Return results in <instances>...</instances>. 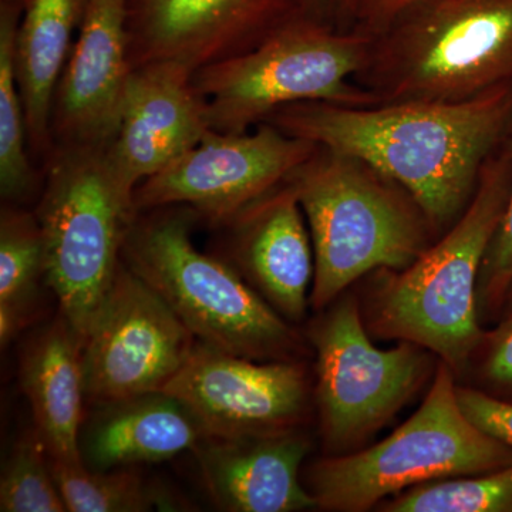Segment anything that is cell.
I'll return each instance as SVG.
<instances>
[{
  "mask_svg": "<svg viewBox=\"0 0 512 512\" xmlns=\"http://www.w3.org/2000/svg\"><path fill=\"white\" fill-rule=\"evenodd\" d=\"M372 42L360 30L340 32L296 15L255 49L194 73L208 126L245 133L275 110L303 101L377 106L375 97L355 83Z\"/></svg>",
  "mask_w": 512,
  "mask_h": 512,
  "instance_id": "obj_7",
  "label": "cell"
},
{
  "mask_svg": "<svg viewBox=\"0 0 512 512\" xmlns=\"http://www.w3.org/2000/svg\"><path fill=\"white\" fill-rule=\"evenodd\" d=\"M137 212L124 264L167 302L198 342L248 359L289 360L298 335L234 266L192 241L191 208Z\"/></svg>",
  "mask_w": 512,
  "mask_h": 512,
  "instance_id": "obj_5",
  "label": "cell"
},
{
  "mask_svg": "<svg viewBox=\"0 0 512 512\" xmlns=\"http://www.w3.org/2000/svg\"><path fill=\"white\" fill-rule=\"evenodd\" d=\"M511 119L507 83L456 103L348 107L303 101L275 110L262 123L366 161L412 195L440 237L466 211Z\"/></svg>",
  "mask_w": 512,
  "mask_h": 512,
  "instance_id": "obj_1",
  "label": "cell"
},
{
  "mask_svg": "<svg viewBox=\"0 0 512 512\" xmlns=\"http://www.w3.org/2000/svg\"><path fill=\"white\" fill-rule=\"evenodd\" d=\"M318 147L269 123L245 133L210 130L184 156L138 185L134 210L178 205L224 227L284 184Z\"/></svg>",
  "mask_w": 512,
  "mask_h": 512,
  "instance_id": "obj_10",
  "label": "cell"
},
{
  "mask_svg": "<svg viewBox=\"0 0 512 512\" xmlns=\"http://www.w3.org/2000/svg\"><path fill=\"white\" fill-rule=\"evenodd\" d=\"M104 148L55 147L47 158L36 217L46 282L60 316L84 339L119 272L133 198L117 187Z\"/></svg>",
  "mask_w": 512,
  "mask_h": 512,
  "instance_id": "obj_8",
  "label": "cell"
},
{
  "mask_svg": "<svg viewBox=\"0 0 512 512\" xmlns=\"http://www.w3.org/2000/svg\"><path fill=\"white\" fill-rule=\"evenodd\" d=\"M306 18L329 28L349 32L356 26L357 0H296Z\"/></svg>",
  "mask_w": 512,
  "mask_h": 512,
  "instance_id": "obj_30",
  "label": "cell"
},
{
  "mask_svg": "<svg viewBox=\"0 0 512 512\" xmlns=\"http://www.w3.org/2000/svg\"><path fill=\"white\" fill-rule=\"evenodd\" d=\"M231 228V255L249 285L288 322L305 316L315 255L305 215L288 181L249 205Z\"/></svg>",
  "mask_w": 512,
  "mask_h": 512,
  "instance_id": "obj_16",
  "label": "cell"
},
{
  "mask_svg": "<svg viewBox=\"0 0 512 512\" xmlns=\"http://www.w3.org/2000/svg\"><path fill=\"white\" fill-rule=\"evenodd\" d=\"M80 437L84 466L113 470L157 463L195 450L207 430L177 397L165 392L141 394L100 404Z\"/></svg>",
  "mask_w": 512,
  "mask_h": 512,
  "instance_id": "obj_18",
  "label": "cell"
},
{
  "mask_svg": "<svg viewBox=\"0 0 512 512\" xmlns=\"http://www.w3.org/2000/svg\"><path fill=\"white\" fill-rule=\"evenodd\" d=\"M20 380L50 458L82 464L83 340L62 316L26 349Z\"/></svg>",
  "mask_w": 512,
  "mask_h": 512,
  "instance_id": "obj_19",
  "label": "cell"
},
{
  "mask_svg": "<svg viewBox=\"0 0 512 512\" xmlns=\"http://www.w3.org/2000/svg\"><path fill=\"white\" fill-rule=\"evenodd\" d=\"M503 146L511 161V185L507 207L500 227L485 254L477 286L478 313L498 308L512 286V119L505 133Z\"/></svg>",
  "mask_w": 512,
  "mask_h": 512,
  "instance_id": "obj_26",
  "label": "cell"
},
{
  "mask_svg": "<svg viewBox=\"0 0 512 512\" xmlns=\"http://www.w3.org/2000/svg\"><path fill=\"white\" fill-rule=\"evenodd\" d=\"M52 461L53 476L69 512H146L161 505L140 474L124 468L92 470Z\"/></svg>",
  "mask_w": 512,
  "mask_h": 512,
  "instance_id": "obj_23",
  "label": "cell"
},
{
  "mask_svg": "<svg viewBox=\"0 0 512 512\" xmlns=\"http://www.w3.org/2000/svg\"><path fill=\"white\" fill-rule=\"evenodd\" d=\"M379 505L384 512H511L512 463L476 476L416 485Z\"/></svg>",
  "mask_w": 512,
  "mask_h": 512,
  "instance_id": "obj_24",
  "label": "cell"
},
{
  "mask_svg": "<svg viewBox=\"0 0 512 512\" xmlns=\"http://www.w3.org/2000/svg\"><path fill=\"white\" fill-rule=\"evenodd\" d=\"M355 83L377 104L456 103L512 83V0H424L373 37Z\"/></svg>",
  "mask_w": 512,
  "mask_h": 512,
  "instance_id": "obj_4",
  "label": "cell"
},
{
  "mask_svg": "<svg viewBox=\"0 0 512 512\" xmlns=\"http://www.w3.org/2000/svg\"><path fill=\"white\" fill-rule=\"evenodd\" d=\"M511 185L501 146L481 170L477 190L451 228L402 271L382 269L370 299L369 325L386 339L430 350L461 372L481 345L477 286L485 254L500 227Z\"/></svg>",
  "mask_w": 512,
  "mask_h": 512,
  "instance_id": "obj_2",
  "label": "cell"
},
{
  "mask_svg": "<svg viewBox=\"0 0 512 512\" xmlns=\"http://www.w3.org/2000/svg\"><path fill=\"white\" fill-rule=\"evenodd\" d=\"M511 288H512V286H511ZM510 302H511V305H510V318H511V316H512V295H511Z\"/></svg>",
  "mask_w": 512,
  "mask_h": 512,
  "instance_id": "obj_32",
  "label": "cell"
},
{
  "mask_svg": "<svg viewBox=\"0 0 512 512\" xmlns=\"http://www.w3.org/2000/svg\"><path fill=\"white\" fill-rule=\"evenodd\" d=\"M40 278H46L45 241L36 212L6 202L0 212V308L25 319Z\"/></svg>",
  "mask_w": 512,
  "mask_h": 512,
  "instance_id": "obj_22",
  "label": "cell"
},
{
  "mask_svg": "<svg viewBox=\"0 0 512 512\" xmlns=\"http://www.w3.org/2000/svg\"><path fill=\"white\" fill-rule=\"evenodd\" d=\"M458 402L468 419L512 448V403L476 389L457 386Z\"/></svg>",
  "mask_w": 512,
  "mask_h": 512,
  "instance_id": "obj_27",
  "label": "cell"
},
{
  "mask_svg": "<svg viewBox=\"0 0 512 512\" xmlns=\"http://www.w3.org/2000/svg\"><path fill=\"white\" fill-rule=\"evenodd\" d=\"M163 392L181 400L210 437L293 429L308 403V382L298 363L248 359L202 342Z\"/></svg>",
  "mask_w": 512,
  "mask_h": 512,
  "instance_id": "obj_12",
  "label": "cell"
},
{
  "mask_svg": "<svg viewBox=\"0 0 512 512\" xmlns=\"http://www.w3.org/2000/svg\"><path fill=\"white\" fill-rule=\"evenodd\" d=\"M198 340L124 262L83 339L86 399L96 404L163 392Z\"/></svg>",
  "mask_w": 512,
  "mask_h": 512,
  "instance_id": "obj_11",
  "label": "cell"
},
{
  "mask_svg": "<svg viewBox=\"0 0 512 512\" xmlns=\"http://www.w3.org/2000/svg\"><path fill=\"white\" fill-rule=\"evenodd\" d=\"M311 443L293 429L208 437L195 447L202 481L222 511L293 512L318 508L301 481Z\"/></svg>",
  "mask_w": 512,
  "mask_h": 512,
  "instance_id": "obj_17",
  "label": "cell"
},
{
  "mask_svg": "<svg viewBox=\"0 0 512 512\" xmlns=\"http://www.w3.org/2000/svg\"><path fill=\"white\" fill-rule=\"evenodd\" d=\"M286 181L311 234L313 308L330 305L376 269L402 271L436 238L402 185L350 154L319 146Z\"/></svg>",
  "mask_w": 512,
  "mask_h": 512,
  "instance_id": "obj_3",
  "label": "cell"
},
{
  "mask_svg": "<svg viewBox=\"0 0 512 512\" xmlns=\"http://www.w3.org/2000/svg\"><path fill=\"white\" fill-rule=\"evenodd\" d=\"M9 2H16V3H20V5H22V6H25L26 2H28V0H9Z\"/></svg>",
  "mask_w": 512,
  "mask_h": 512,
  "instance_id": "obj_31",
  "label": "cell"
},
{
  "mask_svg": "<svg viewBox=\"0 0 512 512\" xmlns=\"http://www.w3.org/2000/svg\"><path fill=\"white\" fill-rule=\"evenodd\" d=\"M87 0H28L15 39L29 147L36 161L53 153L52 110L57 84L79 35Z\"/></svg>",
  "mask_w": 512,
  "mask_h": 512,
  "instance_id": "obj_20",
  "label": "cell"
},
{
  "mask_svg": "<svg viewBox=\"0 0 512 512\" xmlns=\"http://www.w3.org/2000/svg\"><path fill=\"white\" fill-rule=\"evenodd\" d=\"M511 463L512 448L463 412L453 369L440 362L429 393L409 420L375 446L319 460L309 467L306 488L322 510L362 512L416 485Z\"/></svg>",
  "mask_w": 512,
  "mask_h": 512,
  "instance_id": "obj_6",
  "label": "cell"
},
{
  "mask_svg": "<svg viewBox=\"0 0 512 512\" xmlns=\"http://www.w3.org/2000/svg\"><path fill=\"white\" fill-rule=\"evenodd\" d=\"M320 431L330 456L352 453L402 410L430 372V350L377 349L355 299H340L313 332Z\"/></svg>",
  "mask_w": 512,
  "mask_h": 512,
  "instance_id": "obj_9",
  "label": "cell"
},
{
  "mask_svg": "<svg viewBox=\"0 0 512 512\" xmlns=\"http://www.w3.org/2000/svg\"><path fill=\"white\" fill-rule=\"evenodd\" d=\"M481 373L495 389L512 390V316L488 343Z\"/></svg>",
  "mask_w": 512,
  "mask_h": 512,
  "instance_id": "obj_28",
  "label": "cell"
},
{
  "mask_svg": "<svg viewBox=\"0 0 512 512\" xmlns=\"http://www.w3.org/2000/svg\"><path fill=\"white\" fill-rule=\"evenodd\" d=\"M22 12L20 3L0 0V194L3 201L16 205L25 204L39 185L15 67Z\"/></svg>",
  "mask_w": 512,
  "mask_h": 512,
  "instance_id": "obj_21",
  "label": "cell"
},
{
  "mask_svg": "<svg viewBox=\"0 0 512 512\" xmlns=\"http://www.w3.org/2000/svg\"><path fill=\"white\" fill-rule=\"evenodd\" d=\"M424 0H357L355 29L375 37Z\"/></svg>",
  "mask_w": 512,
  "mask_h": 512,
  "instance_id": "obj_29",
  "label": "cell"
},
{
  "mask_svg": "<svg viewBox=\"0 0 512 512\" xmlns=\"http://www.w3.org/2000/svg\"><path fill=\"white\" fill-rule=\"evenodd\" d=\"M128 0H87L53 100L55 147L106 148L130 77Z\"/></svg>",
  "mask_w": 512,
  "mask_h": 512,
  "instance_id": "obj_15",
  "label": "cell"
},
{
  "mask_svg": "<svg viewBox=\"0 0 512 512\" xmlns=\"http://www.w3.org/2000/svg\"><path fill=\"white\" fill-rule=\"evenodd\" d=\"M194 73L181 63L157 62L128 77L116 131L103 150L111 178L128 197L211 130Z\"/></svg>",
  "mask_w": 512,
  "mask_h": 512,
  "instance_id": "obj_14",
  "label": "cell"
},
{
  "mask_svg": "<svg viewBox=\"0 0 512 512\" xmlns=\"http://www.w3.org/2000/svg\"><path fill=\"white\" fill-rule=\"evenodd\" d=\"M296 15V0H128L131 69L175 62L197 72L255 49Z\"/></svg>",
  "mask_w": 512,
  "mask_h": 512,
  "instance_id": "obj_13",
  "label": "cell"
},
{
  "mask_svg": "<svg viewBox=\"0 0 512 512\" xmlns=\"http://www.w3.org/2000/svg\"><path fill=\"white\" fill-rule=\"evenodd\" d=\"M0 511L67 512L49 451L36 429L16 443L3 467Z\"/></svg>",
  "mask_w": 512,
  "mask_h": 512,
  "instance_id": "obj_25",
  "label": "cell"
}]
</instances>
